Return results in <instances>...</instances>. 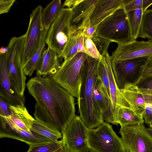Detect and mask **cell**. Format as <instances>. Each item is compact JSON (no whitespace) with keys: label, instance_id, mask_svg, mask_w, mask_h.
<instances>
[{"label":"cell","instance_id":"cell-8","mask_svg":"<svg viewBox=\"0 0 152 152\" xmlns=\"http://www.w3.org/2000/svg\"><path fill=\"white\" fill-rule=\"evenodd\" d=\"M119 133L126 152H152V138L144 123L121 126Z\"/></svg>","mask_w":152,"mask_h":152},{"label":"cell","instance_id":"cell-30","mask_svg":"<svg viewBox=\"0 0 152 152\" xmlns=\"http://www.w3.org/2000/svg\"><path fill=\"white\" fill-rule=\"evenodd\" d=\"M105 56L102 57V59L99 62L98 70V78L103 83L110 100V83Z\"/></svg>","mask_w":152,"mask_h":152},{"label":"cell","instance_id":"cell-26","mask_svg":"<svg viewBox=\"0 0 152 152\" xmlns=\"http://www.w3.org/2000/svg\"><path fill=\"white\" fill-rule=\"evenodd\" d=\"M138 37L152 40V9L147 10L143 13Z\"/></svg>","mask_w":152,"mask_h":152},{"label":"cell","instance_id":"cell-2","mask_svg":"<svg viewBox=\"0 0 152 152\" xmlns=\"http://www.w3.org/2000/svg\"><path fill=\"white\" fill-rule=\"evenodd\" d=\"M99 62L88 56L82 72L77 103L79 116L88 129L96 128L104 122L103 115L94 97V88L98 78Z\"/></svg>","mask_w":152,"mask_h":152},{"label":"cell","instance_id":"cell-19","mask_svg":"<svg viewBox=\"0 0 152 152\" xmlns=\"http://www.w3.org/2000/svg\"><path fill=\"white\" fill-rule=\"evenodd\" d=\"M10 108L11 112V115L1 117L6 122L23 130L31 132L32 125L35 119L29 114L24 105H10Z\"/></svg>","mask_w":152,"mask_h":152},{"label":"cell","instance_id":"cell-17","mask_svg":"<svg viewBox=\"0 0 152 152\" xmlns=\"http://www.w3.org/2000/svg\"><path fill=\"white\" fill-rule=\"evenodd\" d=\"M62 58L50 48L43 50L36 69L37 76L42 78L53 77L60 69Z\"/></svg>","mask_w":152,"mask_h":152},{"label":"cell","instance_id":"cell-9","mask_svg":"<svg viewBox=\"0 0 152 152\" xmlns=\"http://www.w3.org/2000/svg\"><path fill=\"white\" fill-rule=\"evenodd\" d=\"M42 6L39 5L30 15L28 26L25 33L26 36L22 56L23 68L31 59L40 46L44 29L42 21Z\"/></svg>","mask_w":152,"mask_h":152},{"label":"cell","instance_id":"cell-34","mask_svg":"<svg viewBox=\"0 0 152 152\" xmlns=\"http://www.w3.org/2000/svg\"><path fill=\"white\" fill-rule=\"evenodd\" d=\"M142 116L146 124L149 125L152 123V104H146Z\"/></svg>","mask_w":152,"mask_h":152},{"label":"cell","instance_id":"cell-27","mask_svg":"<svg viewBox=\"0 0 152 152\" xmlns=\"http://www.w3.org/2000/svg\"><path fill=\"white\" fill-rule=\"evenodd\" d=\"M81 33L76 31L71 34L62 52V57L64 61L71 59L78 53V37Z\"/></svg>","mask_w":152,"mask_h":152},{"label":"cell","instance_id":"cell-21","mask_svg":"<svg viewBox=\"0 0 152 152\" xmlns=\"http://www.w3.org/2000/svg\"><path fill=\"white\" fill-rule=\"evenodd\" d=\"M61 0H53L42 9V21L44 28L48 30L62 8Z\"/></svg>","mask_w":152,"mask_h":152},{"label":"cell","instance_id":"cell-14","mask_svg":"<svg viewBox=\"0 0 152 152\" xmlns=\"http://www.w3.org/2000/svg\"><path fill=\"white\" fill-rule=\"evenodd\" d=\"M0 138H9L23 142L29 146L38 145L52 142L49 139L34 132L23 130L6 122L0 117Z\"/></svg>","mask_w":152,"mask_h":152},{"label":"cell","instance_id":"cell-24","mask_svg":"<svg viewBox=\"0 0 152 152\" xmlns=\"http://www.w3.org/2000/svg\"><path fill=\"white\" fill-rule=\"evenodd\" d=\"M48 31L44 29L39 48L30 60L23 67V71L26 75L31 76L34 71L36 70L45 46V39Z\"/></svg>","mask_w":152,"mask_h":152},{"label":"cell","instance_id":"cell-38","mask_svg":"<svg viewBox=\"0 0 152 152\" xmlns=\"http://www.w3.org/2000/svg\"><path fill=\"white\" fill-rule=\"evenodd\" d=\"M82 0H67L63 4L62 8L66 6L68 8L72 9L80 3Z\"/></svg>","mask_w":152,"mask_h":152},{"label":"cell","instance_id":"cell-4","mask_svg":"<svg viewBox=\"0 0 152 152\" xmlns=\"http://www.w3.org/2000/svg\"><path fill=\"white\" fill-rule=\"evenodd\" d=\"M88 56L85 53H77L72 58L64 61L58 71L53 77L77 99L81 86L83 67Z\"/></svg>","mask_w":152,"mask_h":152},{"label":"cell","instance_id":"cell-32","mask_svg":"<svg viewBox=\"0 0 152 152\" xmlns=\"http://www.w3.org/2000/svg\"><path fill=\"white\" fill-rule=\"evenodd\" d=\"M91 39L101 56H105L108 53V49L111 42L96 36H94Z\"/></svg>","mask_w":152,"mask_h":152},{"label":"cell","instance_id":"cell-29","mask_svg":"<svg viewBox=\"0 0 152 152\" xmlns=\"http://www.w3.org/2000/svg\"><path fill=\"white\" fill-rule=\"evenodd\" d=\"M64 142L62 138L56 141L31 146L27 152H53L60 148Z\"/></svg>","mask_w":152,"mask_h":152},{"label":"cell","instance_id":"cell-41","mask_svg":"<svg viewBox=\"0 0 152 152\" xmlns=\"http://www.w3.org/2000/svg\"><path fill=\"white\" fill-rule=\"evenodd\" d=\"M81 152H96L89 147H87Z\"/></svg>","mask_w":152,"mask_h":152},{"label":"cell","instance_id":"cell-28","mask_svg":"<svg viewBox=\"0 0 152 152\" xmlns=\"http://www.w3.org/2000/svg\"><path fill=\"white\" fill-rule=\"evenodd\" d=\"M152 4V0H124L123 9L127 13L138 9L143 13Z\"/></svg>","mask_w":152,"mask_h":152},{"label":"cell","instance_id":"cell-36","mask_svg":"<svg viewBox=\"0 0 152 152\" xmlns=\"http://www.w3.org/2000/svg\"><path fill=\"white\" fill-rule=\"evenodd\" d=\"M15 1V0H0V14L8 12Z\"/></svg>","mask_w":152,"mask_h":152},{"label":"cell","instance_id":"cell-35","mask_svg":"<svg viewBox=\"0 0 152 152\" xmlns=\"http://www.w3.org/2000/svg\"><path fill=\"white\" fill-rule=\"evenodd\" d=\"M11 114L10 105L0 97V116H9Z\"/></svg>","mask_w":152,"mask_h":152},{"label":"cell","instance_id":"cell-18","mask_svg":"<svg viewBox=\"0 0 152 152\" xmlns=\"http://www.w3.org/2000/svg\"><path fill=\"white\" fill-rule=\"evenodd\" d=\"M124 0H99L91 18L90 27H97L99 24L119 9L123 8Z\"/></svg>","mask_w":152,"mask_h":152},{"label":"cell","instance_id":"cell-15","mask_svg":"<svg viewBox=\"0 0 152 152\" xmlns=\"http://www.w3.org/2000/svg\"><path fill=\"white\" fill-rule=\"evenodd\" d=\"M99 0H82L72 9L70 24L77 31H83L90 26L91 18L95 6Z\"/></svg>","mask_w":152,"mask_h":152},{"label":"cell","instance_id":"cell-5","mask_svg":"<svg viewBox=\"0 0 152 152\" xmlns=\"http://www.w3.org/2000/svg\"><path fill=\"white\" fill-rule=\"evenodd\" d=\"M72 13L71 9L62 8L50 26L46 37L45 42L48 47L62 58L66 43L71 34L76 31L70 24Z\"/></svg>","mask_w":152,"mask_h":152},{"label":"cell","instance_id":"cell-43","mask_svg":"<svg viewBox=\"0 0 152 152\" xmlns=\"http://www.w3.org/2000/svg\"><path fill=\"white\" fill-rule=\"evenodd\" d=\"M149 128L152 129V123L149 125Z\"/></svg>","mask_w":152,"mask_h":152},{"label":"cell","instance_id":"cell-20","mask_svg":"<svg viewBox=\"0 0 152 152\" xmlns=\"http://www.w3.org/2000/svg\"><path fill=\"white\" fill-rule=\"evenodd\" d=\"M117 122L121 126L144 123L142 116L130 107H119L118 110Z\"/></svg>","mask_w":152,"mask_h":152},{"label":"cell","instance_id":"cell-40","mask_svg":"<svg viewBox=\"0 0 152 152\" xmlns=\"http://www.w3.org/2000/svg\"><path fill=\"white\" fill-rule=\"evenodd\" d=\"M53 152H71L68 148L65 142H64L63 144L58 149Z\"/></svg>","mask_w":152,"mask_h":152},{"label":"cell","instance_id":"cell-10","mask_svg":"<svg viewBox=\"0 0 152 152\" xmlns=\"http://www.w3.org/2000/svg\"><path fill=\"white\" fill-rule=\"evenodd\" d=\"M88 129L79 116L76 115L62 134L63 139L71 152H81L88 147Z\"/></svg>","mask_w":152,"mask_h":152},{"label":"cell","instance_id":"cell-22","mask_svg":"<svg viewBox=\"0 0 152 152\" xmlns=\"http://www.w3.org/2000/svg\"><path fill=\"white\" fill-rule=\"evenodd\" d=\"M31 131L46 137L52 141L61 139V132L56 128L35 119L32 124Z\"/></svg>","mask_w":152,"mask_h":152},{"label":"cell","instance_id":"cell-1","mask_svg":"<svg viewBox=\"0 0 152 152\" xmlns=\"http://www.w3.org/2000/svg\"><path fill=\"white\" fill-rule=\"evenodd\" d=\"M26 86L35 101V119L56 128L62 134L76 116L74 97L52 77H34Z\"/></svg>","mask_w":152,"mask_h":152},{"label":"cell","instance_id":"cell-12","mask_svg":"<svg viewBox=\"0 0 152 152\" xmlns=\"http://www.w3.org/2000/svg\"><path fill=\"white\" fill-rule=\"evenodd\" d=\"M120 90L119 107H130L142 116L146 104H152V95L143 92L136 85H127Z\"/></svg>","mask_w":152,"mask_h":152},{"label":"cell","instance_id":"cell-11","mask_svg":"<svg viewBox=\"0 0 152 152\" xmlns=\"http://www.w3.org/2000/svg\"><path fill=\"white\" fill-rule=\"evenodd\" d=\"M7 53H0V97L10 105H24L25 96L19 94L9 75Z\"/></svg>","mask_w":152,"mask_h":152},{"label":"cell","instance_id":"cell-7","mask_svg":"<svg viewBox=\"0 0 152 152\" xmlns=\"http://www.w3.org/2000/svg\"><path fill=\"white\" fill-rule=\"evenodd\" d=\"M149 58L142 57L115 61H111L113 72L120 89L127 85L136 86L142 77L145 65Z\"/></svg>","mask_w":152,"mask_h":152},{"label":"cell","instance_id":"cell-23","mask_svg":"<svg viewBox=\"0 0 152 152\" xmlns=\"http://www.w3.org/2000/svg\"><path fill=\"white\" fill-rule=\"evenodd\" d=\"M94 97L96 105L103 115L109 108L110 100L103 83L98 78L94 87Z\"/></svg>","mask_w":152,"mask_h":152},{"label":"cell","instance_id":"cell-37","mask_svg":"<svg viewBox=\"0 0 152 152\" xmlns=\"http://www.w3.org/2000/svg\"><path fill=\"white\" fill-rule=\"evenodd\" d=\"M151 76H152V57L149 58L146 62L142 77Z\"/></svg>","mask_w":152,"mask_h":152},{"label":"cell","instance_id":"cell-6","mask_svg":"<svg viewBox=\"0 0 152 152\" xmlns=\"http://www.w3.org/2000/svg\"><path fill=\"white\" fill-rule=\"evenodd\" d=\"M87 143L96 152H126L121 138L106 121L96 128L88 129Z\"/></svg>","mask_w":152,"mask_h":152},{"label":"cell","instance_id":"cell-3","mask_svg":"<svg viewBox=\"0 0 152 152\" xmlns=\"http://www.w3.org/2000/svg\"><path fill=\"white\" fill-rule=\"evenodd\" d=\"M94 36L118 44H125L134 40L123 8L119 9L101 22Z\"/></svg>","mask_w":152,"mask_h":152},{"label":"cell","instance_id":"cell-25","mask_svg":"<svg viewBox=\"0 0 152 152\" xmlns=\"http://www.w3.org/2000/svg\"><path fill=\"white\" fill-rule=\"evenodd\" d=\"M143 13L141 9L126 13L132 37L134 40H136L138 37Z\"/></svg>","mask_w":152,"mask_h":152},{"label":"cell","instance_id":"cell-39","mask_svg":"<svg viewBox=\"0 0 152 152\" xmlns=\"http://www.w3.org/2000/svg\"><path fill=\"white\" fill-rule=\"evenodd\" d=\"M97 27H90L83 30L82 34L84 35L88 36L91 38L94 36L96 32Z\"/></svg>","mask_w":152,"mask_h":152},{"label":"cell","instance_id":"cell-16","mask_svg":"<svg viewBox=\"0 0 152 152\" xmlns=\"http://www.w3.org/2000/svg\"><path fill=\"white\" fill-rule=\"evenodd\" d=\"M105 57L110 83V104L108 110L103 115L104 120L106 122L118 126L116 119L119 107L120 91L117 86L113 72L111 56L108 53Z\"/></svg>","mask_w":152,"mask_h":152},{"label":"cell","instance_id":"cell-42","mask_svg":"<svg viewBox=\"0 0 152 152\" xmlns=\"http://www.w3.org/2000/svg\"><path fill=\"white\" fill-rule=\"evenodd\" d=\"M146 129L148 133L152 138V129L149 128H146Z\"/></svg>","mask_w":152,"mask_h":152},{"label":"cell","instance_id":"cell-31","mask_svg":"<svg viewBox=\"0 0 152 152\" xmlns=\"http://www.w3.org/2000/svg\"><path fill=\"white\" fill-rule=\"evenodd\" d=\"M84 45L86 53L88 56L99 61H101L102 56L94 43L90 37L85 35H84Z\"/></svg>","mask_w":152,"mask_h":152},{"label":"cell","instance_id":"cell-13","mask_svg":"<svg viewBox=\"0 0 152 152\" xmlns=\"http://www.w3.org/2000/svg\"><path fill=\"white\" fill-rule=\"evenodd\" d=\"M152 57V40H133L125 44H118L111 56V61H117L142 57Z\"/></svg>","mask_w":152,"mask_h":152},{"label":"cell","instance_id":"cell-33","mask_svg":"<svg viewBox=\"0 0 152 152\" xmlns=\"http://www.w3.org/2000/svg\"><path fill=\"white\" fill-rule=\"evenodd\" d=\"M136 86L143 92L152 95V76L142 77Z\"/></svg>","mask_w":152,"mask_h":152}]
</instances>
